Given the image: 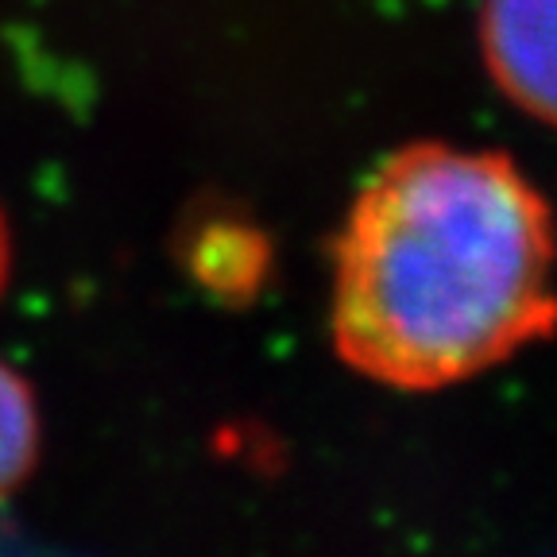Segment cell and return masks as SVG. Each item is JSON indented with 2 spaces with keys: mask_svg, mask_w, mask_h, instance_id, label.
Returning a JSON list of instances; mask_svg holds the SVG:
<instances>
[{
  "mask_svg": "<svg viewBox=\"0 0 557 557\" xmlns=\"http://www.w3.org/2000/svg\"><path fill=\"white\" fill-rule=\"evenodd\" d=\"M557 333V218L507 151L418 139L352 194L330 248V341L395 392L476 380Z\"/></svg>",
  "mask_w": 557,
  "mask_h": 557,
  "instance_id": "1",
  "label": "cell"
},
{
  "mask_svg": "<svg viewBox=\"0 0 557 557\" xmlns=\"http://www.w3.org/2000/svg\"><path fill=\"white\" fill-rule=\"evenodd\" d=\"M476 39L492 86L557 132V0H480Z\"/></svg>",
  "mask_w": 557,
  "mask_h": 557,
  "instance_id": "2",
  "label": "cell"
},
{
  "mask_svg": "<svg viewBox=\"0 0 557 557\" xmlns=\"http://www.w3.org/2000/svg\"><path fill=\"white\" fill-rule=\"evenodd\" d=\"M186 268L213 295H252L268 268V240L236 213H206L186 225Z\"/></svg>",
  "mask_w": 557,
  "mask_h": 557,
  "instance_id": "3",
  "label": "cell"
},
{
  "mask_svg": "<svg viewBox=\"0 0 557 557\" xmlns=\"http://www.w3.org/2000/svg\"><path fill=\"white\" fill-rule=\"evenodd\" d=\"M39 457V407L24 375L0 360V499L16 492Z\"/></svg>",
  "mask_w": 557,
  "mask_h": 557,
  "instance_id": "4",
  "label": "cell"
},
{
  "mask_svg": "<svg viewBox=\"0 0 557 557\" xmlns=\"http://www.w3.org/2000/svg\"><path fill=\"white\" fill-rule=\"evenodd\" d=\"M9 271H12V233H9V218H4V209H0V295H4Z\"/></svg>",
  "mask_w": 557,
  "mask_h": 557,
  "instance_id": "5",
  "label": "cell"
}]
</instances>
